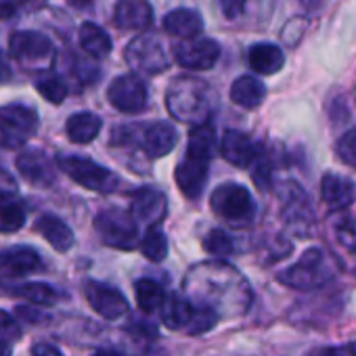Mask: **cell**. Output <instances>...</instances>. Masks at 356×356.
Masks as SVG:
<instances>
[{
	"mask_svg": "<svg viewBox=\"0 0 356 356\" xmlns=\"http://www.w3.org/2000/svg\"><path fill=\"white\" fill-rule=\"evenodd\" d=\"M252 178L260 191H268L270 183H273V161L266 149H258V155L252 161Z\"/></svg>",
	"mask_w": 356,
	"mask_h": 356,
	"instance_id": "cell-35",
	"label": "cell"
},
{
	"mask_svg": "<svg viewBox=\"0 0 356 356\" xmlns=\"http://www.w3.org/2000/svg\"><path fill=\"white\" fill-rule=\"evenodd\" d=\"M42 258L34 248L13 245L0 252V273L7 277H26L42 270Z\"/></svg>",
	"mask_w": 356,
	"mask_h": 356,
	"instance_id": "cell-17",
	"label": "cell"
},
{
	"mask_svg": "<svg viewBox=\"0 0 356 356\" xmlns=\"http://www.w3.org/2000/svg\"><path fill=\"white\" fill-rule=\"evenodd\" d=\"M84 296H86V302L90 304V308L107 321H118L124 314H128V310H130L124 293L107 283H101V281H92V279L86 281Z\"/></svg>",
	"mask_w": 356,
	"mask_h": 356,
	"instance_id": "cell-13",
	"label": "cell"
},
{
	"mask_svg": "<svg viewBox=\"0 0 356 356\" xmlns=\"http://www.w3.org/2000/svg\"><path fill=\"white\" fill-rule=\"evenodd\" d=\"M15 165L19 174L34 187H51L55 183V165L40 149H28L19 153Z\"/></svg>",
	"mask_w": 356,
	"mask_h": 356,
	"instance_id": "cell-16",
	"label": "cell"
},
{
	"mask_svg": "<svg viewBox=\"0 0 356 356\" xmlns=\"http://www.w3.org/2000/svg\"><path fill=\"white\" fill-rule=\"evenodd\" d=\"M11 78V67H9V61L5 59V55L0 53V84L7 82Z\"/></svg>",
	"mask_w": 356,
	"mask_h": 356,
	"instance_id": "cell-47",
	"label": "cell"
},
{
	"mask_svg": "<svg viewBox=\"0 0 356 356\" xmlns=\"http://www.w3.org/2000/svg\"><path fill=\"white\" fill-rule=\"evenodd\" d=\"M218 151V140H216V132L210 124H200L193 126L191 134H189V145H187V155L191 157H200V159H212Z\"/></svg>",
	"mask_w": 356,
	"mask_h": 356,
	"instance_id": "cell-30",
	"label": "cell"
},
{
	"mask_svg": "<svg viewBox=\"0 0 356 356\" xmlns=\"http://www.w3.org/2000/svg\"><path fill=\"white\" fill-rule=\"evenodd\" d=\"M176 140H178V132L170 122H155L140 132L138 145L149 157L155 159L168 155L176 147Z\"/></svg>",
	"mask_w": 356,
	"mask_h": 356,
	"instance_id": "cell-19",
	"label": "cell"
},
{
	"mask_svg": "<svg viewBox=\"0 0 356 356\" xmlns=\"http://www.w3.org/2000/svg\"><path fill=\"white\" fill-rule=\"evenodd\" d=\"M248 63L250 67L256 72V74H262V76H270V74H277L283 63H285V55L283 51L277 47V44H270V42H258L250 49L248 53Z\"/></svg>",
	"mask_w": 356,
	"mask_h": 356,
	"instance_id": "cell-24",
	"label": "cell"
},
{
	"mask_svg": "<svg viewBox=\"0 0 356 356\" xmlns=\"http://www.w3.org/2000/svg\"><path fill=\"white\" fill-rule=\"evenodd\" d=\"M0 356H13V348H11V341H5V339H0Z\"/></svg>",
	"mask_w": 356,
	"mask_h": 356,
	"instance_id": "cell-50",
	"label": "cell"
},
{
	"mask_svg": "<svg viewBox=\"0 0 356 356\" xmlns=\"http://www.w3.org/2000/svg\"><path fill=\"white\" fill-rule=\"evenodd\" d=\"M78 38H80V47H82V51L88 55V57H92V59H103V57H107L109 53H111V38H109V34L103 30V28H99V26H95V24H82L80 26V34H78Z\"/></svg>",
	"mask_w": 356,
	"mask_h": 356,
	"instance_id": "cell-29",
	"label": "cell"
},
{
	"mask_svg": "<svg viewBox=\"0 0 356 356\" xmlns=\"http://www.w3.org/2000/svg\"><path fill=\"white\" fill-rule=\"evenodd\" d=\"M281 200H283V212L289 222H296L300 227L310 225V206L306 195L296 183H287L281 189Z\"/></svg>",
	"mask_w": 356,
	"mask_h": 356,
	"instance_id": "cell-26",
	"label": "cell"
},
{
	"mask_svg": "<svg viewBox=\"0 0 356 356\" xmlns=\"http://www.w3.org/2000/svg\"><path fill=\"white\" fill-rule=\"evenodd\" d=\"M172 53L176 63L187 70H212L220 59L218 42L204 36L183 38L178 44H174Z\"/></svg>",
	"mask_w": 356,
	"mask_h": 356,
	"instance_id": "cell-11",
	"label": "cell"
},
{
	"mask_svg": "<svg viewBox=\"0 0 356 356\" xmlns=\"http://www.w3.org/2000/svg\"><path fill=\"white\" fill-rule=\"evenodd\" d=\"M204 248L208 254L216 256V258H227L235 252V243L229 237V233H225L222 229H212L206 237H204Z\"/></svg>",
	"mask_w": 356,
	"mask_h": 356,
	"instance_id": "cell-37",
	"label": "cell"
},
{
	"mask_svg": "<svg viewBox=\"0 0 356 356\" xmlns=\"http://www.w3.org/2000/svg\"><path fill=\"white\" fill-rule=\"evenodd\" d=\"M95 3V0H67V5L74 7V9H86Z\"/></svg>",
	"mask_w": 356,
	"mask_h": 356,
	"instance_id": "cell-49",
	"label": "cell"
},
{
	"mask_svg": "<svg viewBox=\"0 0 356 356\" xmlns=\"http://www.w3.org/2000/svg\"><path fill=\"white\" fill-rule=\"evenodd\" d=\"M101 118L97 113H90V111H80V113H74L67 118L65 122V134L72 143L76 145H86V143H92L99 132H101Z\"/></svg>",
	"mask_w": 356,
	"mask_h": 356,
	"instance_id": "cell-25",
	"label": "cell"
},
{
	"mask_svg": "<svg viewBox=\"0 0 356 356\" xmlns=\"http://www.w3.org/2000/svg\"><path fill=\"white\" fill-rule=\"evenodd\" d=\"M34 229L36 233H40L53 250L57 252H70L76 243V237H74V231L57 216L53 214H44L40 216L36 222H34Z\"/></svg>",
	"mask_w": 356,
	"mask_h": 356,
	"instance_id": "cell-22",
	"label": "cell"
},
{
	"mask_svg": "<svg viewBox=\"0 0 356 356\" xmlns=\"http://www.w3.org/2000/svg\"><path fill=\"white\" fill-rule=\"evenodd\" d=\"M161 323L172 331H185L189 335H202L212 331L222 318L208 306L193 302L187 296L170 293L159 310Z\"/></svg>",
	"mask_w": 356,
	"mask_h": 356,
	"instance_id": "cell-4",
	"label": "cell"
},
{
	"mask_svg": "<svg viewBox=\"0 0 356 356\" xmlns=\"http://www.w3.org/2000/svg\"><path fill=\"white\" fill-rule=\"evenodd\" d=\"M57 163L74 183H78L80 187H84L88 191H97V193L107 195L120 187L118 174H113L109 168H105V165H101L88 157L61 153V155H57Z\"/></svg>",
	"mask_w": 356,
	"mask_h": 356,
	"instance_id": "cell-6",
	"label": "cell"
},
{
	"mask_svg": "<svg viewBox=\"0 0 356 356\" xmlns=\"http://www.w3.org/2000/svg\"><path fill=\"white\" fill-rule=\"evenodd\" d=\"M47 5V0H0V19L9 22L24 13H34Z\"/></svg>",
	"mask_w": 356,
	"mask_h": 356,
	"instance_id": "cell-36",
	"label": "cell"
},
{
	"mask_svg": "<svg viewBox=\"0 0 356 356\" xmlns=\"http://www.w3.org/2000/svg\"><path fill=\"white\" fill-rule=\"evenodd\" d=\"M126 335L136 354H145L157 339V327L147 321H134L126 327Z\"/></svg>",
	"mask_w": 356,
	"mask_h": 356,
	"instance_id": "cell-33",
	"label": "cell"
},
{
	"mask_svg": "<svg viewBox=\"0 0 356 356\" xmlns=\"http://www.w3.org/2000/svg\"><path fill=\"white\" fill-rule=\"evenodd\" d=\"M107 99L113 109L134 115V113H140L147 105V88L138 76L124 74V76H118L109 84Z\"/></svg>",
	"mask_w": 356,
	"mask_h": 356,
	"instance_id": "cell-12",
	"label": "cell"
},
{
	"mask_svg": "<svg viewBox=\"0 0 356 356\" xmlns=\"http://www.w3.org/2000/svg\"><path fill=\"white\" fill-rule=\"evenodd\" d=\"M113 22L120 30L140 32L153 22V7L149 0H118Z\"/></svg>",
	"mask_w": 356,
	"mask_h": 356,
	"instance_id": "cell-18",
	"label": "cell"
},
{
	"mask_svg": "<svg viewBox=\"0 0 356 356\" xmlns=\"http://www.w3.org/2000/svg\"><path fill=\"white\" fill-rule=\"evenodd\" d=\"M32 356H63V352L49 341H36L32 346Z\"/></svg>",
	"mask_w": 356,
	"mask_h": 356,
	"instance_id": "cell-46",
	"label": "cell"
},
{
	"mask_svg": "<svg viewBox=\"0 0 356 356\" xmlns=\"http://www.w3.org/2000/svg\"><path fill=\"white\" fill-rule=\"evenodd\" d=\"M26 225V208L11 200H0V233H17Z\"/></svg>",
	"mask_w": 356,
	"mask_h": 356,
	"instance_id": "cell-34",
	"label": "cell"
},
{
	"mask_svg": "<svg viewBox=\"0 0 356 356\" xmlns=\"http://www.w3.org/2000/svg\"><path fill=\"white\" fill-rule=\"evenodd\" d=\"M163 30L176 38H193L204 32V19L193 9H174L163 17Z\"/></svg>",
	"mask_w": 356,
	"mask_h": 356,
	"instance_id": "cell-23",
	"label": "cell"
},
{
	"mask_svg": "<svg viewBox=\"0 0 356 356\" xmlns=\"http://www.w3.org/2000/svg\"><path fill=\"white\" fill-rule=\"evenodd\" d=\"M321 195L331 210H346L356 202V183L341 174L329 172L321 181Z\"/></svg>",
	"mask_w": 356,
	"mask_h": 356,
	"instance_id": "cell-21",
	"label": "cell"
},
{
	"mask_svg": "<svg viewBox=\"0 0 356 356\" xmlns=\"http://www.w3.org/2000/svg\"><path fill=\"white\" fill-rule=\"evenodd\" d=\"M143 256L151 262H163L168 256V239L163 235V231L159 229V225L149 227L147 235L143 237V241L138 243Z\"/></svg>",
	"mask_w": 356,
	"mask_h": 356,
	"instance_id": "cell-32",
	"label": "cell"
},
{
	"mask_svg": "<svg viewBox=\"0 0 356 356\" xmlns=\"http://www.w3.org/2000/svg\"><path fill=\"white\" fill-rule=\"evenodd\" d=\"M335 235L337 241L348 248V250H356V222L350 216H339L335 222Z\"/></svg>",
	"mask_w": 356,
	"mask_h": 356,
	"instance_id": "cell-40",
	"label": "cell"
},
{
	"mask_svg": "<svg viewBox=\"0 0 356 356\" xmlns=\"http://www.w3.org/2000/svg\"><path fill=\"white\" fill-rule=\"evenodd\" d=\"M300 5H302L304 9H308V11H314V9L321 7V0H300Z\"/></svg>",
	"mask_w": 356,
	"mask_h": 356,
	"instance_id": "cell-51",
	"label": "cell"
},
{
	"mask_svg": "<svg viewBox=\"0 0 356 356\" xmlns=\"http://www.w3.org/2000/svg\"><path fill=\"white\" fill-rule=\"evenodd\" d=\"M354 99H356V84H354Z\"/></svg>",
	"mask_w": 356,
	"mask_h": 356,
	"instance_id": "cell-53",
	"label": "cell"
},
{
	"mask_svg": "<svg viewBox=\"0 0 356 356\" xmlns=\"http://www.w3.org/2000/svg\"><path fill=\"white\" fill-rule=\"evenodd\" d=\"M95 231L99 239L115 250H134L138 243V225L132 212L107 208L97 214Z\"/></svg>",
	"mask_w": 356,
	"mask_h": 356,
	"instance_id": "cell-8",
	"label": "cell"
},
{
	"mask_svg": "<svg viewBox=\"0 0 356 356\" xmlns=\"http://www.w3.org/2000/svg\"><path fill=\"white\" fill-rule=\"evenodd\" d=\"M92 356H126V354L118 348H99Z\"/></svg>",
	"mask_w": 356,
	"mask_h": 356,
	"instance_id": "cell-48",
	"label": "cell"
},
{
	"mask_svg": "<svg viewBox=\"0 0 356 356\" xmlns=\"http://www.w3.org/2000/svg\"><path fill=\"white\" fill-rule=\"evenodd\" d=\"M306 356H352L348 346H321L306 352Z\"/></svg>",
	"mask_w": 356,
	"mask_h": 356,
	"instance_id": "cell-44",
	"label": "cell"
},
{
	"mask_svg": "<svg viewBox=\"0 0 356 356\" xmlns=\"http://www.w3.org/2000/svg\"><path fill=\"white\" fill-rule=\"evenodd\" d=\"M348 350H350V354H352V356H356V339L348 343Z\"/></svg>",
	"mask_w": 356,
	"mask_h": 356,
	"instance_id": "cell-52",
	"label": "cell"
},
{
	"mask_svg": "<svg viewBox=\"0 0 356 356\" xmlns=\"http://www.w3.org/2000/svg\"><path fill=\"white\" fill-rule=\"evenodd\" d=\"M210 206L216 216H220L231 227L243 229L254 222L256 204L252 193L237 183H225L210 195Z\"/></svg>",
	"mask_w": 356,
	"mask_h": 356,
	"instance_id": "cell-5",
	"label": "cell"
},
{
	"mask_svg": "<svg viewBox=\"0 0 356 356\" xmlns=\"http://www.w3.org/2000/svg\"><path fill=\"white\" fill-rule=\"evenodd\" d=\"M165 107L170 115L185 124H208L214 113V95L210 86L193 76H181L172 80L165 92Z\"/></svg>",
	"mask_w": 356,
	"mask_h": 356,
	"instance_id": "cell-2",
	"label": "cell"
},
{
	"mask_svg": "<svg viewBox=\"0 0 356 356\" xmlns=\"http://www.w3.org/2000/svg\"><path fill=\"white\" fill-rule=\"evenodd\" d=\"M36 90L53 105L63 103V99L67 97V86L61 78L57 76H44L36 82Z\"/></svg>",
	"mask_w": 356,
	"mask_h": 356,
	"instance_id": "cell-38",
	"label": "cell"
},
{
	"mask_svg": "<svg viewBox=\"0 0 356 356\" xmlns=\"http://www.w3.org/2000/svg\"><path fill=\"white\" fill-rule=\"evenodd\" d=\"M38 113L22 103L0 107V149L17 151L38 130Z\"/></svg>",
	"mask_w": 356,
	"mask_h": 356,
	"instance_id": "cell-7",
	"label": "cell"
},
{
	"mask_svg": "<svg viewBox=\"0 0 356 356\" xmlns=\"http://www.w3.org/2000/svg\"><path fill=\"white\" fill-rule=\"evenodd\" d=\"M0 291H5L9 296L15 298H26L28 302L36 304V306H53L59 302V291L47 283H19V285H9V287H0Z\"/></svg>",
	"mask_w": 356,
	"mask_h": 356,
	"instance_id": "cell-28",
	"label": "cell"
},
{
	"mask_svg": "<svg viewBox=\"0 0 356 356\" xmlns=\"http://www.w3.org/2000/svg\"><path fill=\"white\" fill-rule=\"evenodd\" d=\"M124 59L136 74L143 76H157L170 67V55L159 38L155 36H136L128 42L124 51Z\"/></svg>",
	"mask_w": 356,
	"mask_h": 356,
	"instance_id": "cell-9",
	"label": "cell"
},
{
	"mask_svg": "<svg viewBox=\"0 0 356 356\" xmlns=\"http://www.w3.org/2000/svg\"><path fill=\"white\" fill-rule=\"evenodd\" d=\"M266 97V86L254 76H241L231 86V101L243 109H256Z\"/></svg>",
	"mask_w": 356,
	"mask_h": 356,
	"instance_id": "cell-27",
	"label": "cell"
},
{
	"mask_svg": "<svg viewBox=\"0 0 356 356\" xmlns=\"http://www.w3.org/2000/svg\"><path fill=\"white\" fill-rule=\"evenodd\" d=\"M9 51L15 61H19L22 65H30V67L47 65L55 57L53 40L49 36H44L40 32H32V30L15 32L9 38Z\"/></svg>",
	"mask_w": 356,
	"mask_h": 356,
	"instance_id": "cell-10",
	"label": "cell"
},
{
	"mask_svg": "<svg viewBox=\"0 0 356 356\" xmlns=\"http://www.w3.org/2000/svg\"><path fill=\"white\" fill-rule=\"evenodd\" d=\"M208 172H210V161L208 159L187 155L181 163L176 165L174 181H176L178 189H181V193L185 197L197 200L202 195L204 187H206Z\"/></svg>",
	"mask_w": 356,
	"mask_h": 356,
	"instance_id": "cell-15",
	"label": "cell"
},
{
	"mask_svg": "<svg viewBox=\"0 0 356 356\" xmlns=\"http://www.w3.org/2000/svg\"><path fill=\"white\" fill-rule=\"evenodd\" d=\"M258 145L243 132L239 130H227L222 134V143H220V153L222 157L237 165V168H250L254 157L258 155Z\"/></svg>",
	"mask_w": 356,
	"mask_h": 356,
	"instance_id": "cell-20",
	"label": "cell"
},
{
	"mask_svg": "<svg viewBox=\"0 0 356 356\" xmlns=\"http://www.w3.org/2000/svg\"><path fill=\"white\" fill-rule=\"evenodd\" d=\"M220 3V11L227 19H237L241 17V13L245 11L248 0H218Z\"/></svg>",
	"mask_w": 356,
	"mask_h": 356,
	"instance_id": "cell-42",
	"label": "cell"
},
{
	"mask_svg": "<svg viewBox=\"0 0 356 356\" xmlns=\"http://www.w3.org/2000/svg\"><path fill=\"white\" fill-rule=\"evenodd\" d=\"M0 339H5V341L22 339V329L7 310H0Z\"/></svg>",
	"mask_w": 356,
	"mask_h": 356,
	"instance_id": "cell-41",
	"label": "cell"
},
{
	"mask_svg": "<svg viewBox=\"0 0 356 356\" xmlns=\"http://www.w3.org/2000/svg\"><path fill=\"white\" fill-rule=\"evenodd\" d=\"M130 212L134 214L136 220H140L149 227H155L168 214V200H165L163 191H159L155 187H140L130 197Z\"/></svg>",
	"mask_w": 356,
	"mask_h": 356,
	"instance_id": "cell-14",
	"label": "cell"
},
{
	"mask_svg": "<svg viewBox=\"0 0 356 356\" xmlns=\"http://www.w3.org/2000/svg\"><path fill=\"white\" fill-rule=\"evenodd\" d=\"M337 262L321 248H310L287 270L279 273V283L296 291H316L337 277Z\"/></svg>",
	"mask_w": 356,
	"mask_h": 356,
	"instance_id": "cell-3",
	"label": "cell"
},
{
	"mask_svg": "<svg viewBox=\"0 0 356 356\" xmlns=\"http://www.w3.org/2000/svg\"><path fill=\"white\" fill-rule=\"evenodd\" d=\"M15 312H17L19 318H24V321H28V323H42V321H49V316H47L44 312H40L38 308H34V306H17Z\"/></svg>",
	"mask_w": 356,
	"mask_h": 356,
	"instance_id": "cell-45",
	"label": "cell"
},
{
	"mask_svg": "<svg viewBox=\"0 0 356 356\" xmlns=\"http://www.w3.org/2000/svg\"><path fill=\"white\" fill-rule=\"evenodd\" d=\"M183 289L187 298L212 308L222 321L245 314L254 296L248 279L222 260L195 264L187 273Z\"/></svg>",
	"mask_w": 356,
	"mask_h": 356,
	"instance_id": "cell-1",
	"label": "cell"
},
{
	"mask_svg": "<svg viewBox=\"0 0 356 356\" xmlns=\"http://www.w3.org/2000/svg\"><path fill=\"white\" fill-rule=\"evenodd\" d=\"M15 193H17L15 178L5 168H0V200H11V195Z\"/></svg>",
	"mask_w": 356,
	"mask_h": 356,
	"instance_id": "cell-43",
	"label": "cell"
},
{
	"mask_svg": "<svg viewBox=\"0 0 356 356\" xmlns=\"http://www.w3.org/2000/svg\"><path fill=\"white\" fill-rule=\"evenodd\" d=\"M335 151H337V157L341 159V163L350 165L356 170V126L350 128L335 145Z\"/></svg>",
	"mask_w": 356,
	"mask_h": 356,
	"instance_id": "cell-39",
	"label": "cell"
},
{
	"mask_svg": "<svg viewBox=\"0 0 356 356\" xmlns=\"http://www.w3.org/2000/svg\"><path fill=\"white\" fill-rule=\"evenodd\" d=\"M134 293H136V304L145 314L159 312L168 298L163 287L153 279H138L134 283Z\"/></svg>",
	"mask_w": 356,
	"mask_h": 356,
	"instance_id": "cell-31",
	"label": "cell"
}]
</instances>
